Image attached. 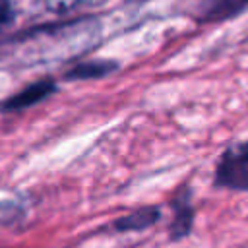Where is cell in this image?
Listing matches in <instances>:
<instances>
[{
	"mask_svg": "<svg viewBox=\"0 0 248 248\" xmlns=\"http://www.w3.org/2000/svg\"><path fill=\"white\" fill-rule=\"evenodd\" d=\"M118 70V64L114 60H93V62H79L72 66L64 79H99Z\"/></svg>",
	"mask_w": 248,
	"mask_h": 248,
	"instance_id": "cell-6",
	"label": "cell"
},
{
	"mask_svg": "<svg viewBox=\"0 0 248 248\" xmlns=\"http://www.w3.org/2000/svg\"><path fill=\"white\" fill-rule=\"evenodd\" d=\"M215 184L229 190H248V141L229 147L215 169Z\"/></svg>",
	"mask_w": 248,
	"mask_h": 248,
	"instance_id": "cell-2",
	"label": "cell"
},
{
	"mask_svg": "<svg viewBox=\"0 0 248 248\" xmlns=\"http://www.w3.org/2000/svg\"><path fill=\"white\" fill-rule=\"evenodd\" d=\"M172 223H170V238L178 240L182 236H186L192 229V221H194V209L190 203V192L182 190L180 194H176V198L172 200Z\"/></svg>",
	"mask_w": 248,
	"mask_h": 248,
	"instance_id": "cell-4",
	"label": "cell"
},
{
	"mask_svg": "<svg viewBox=\"0 0 248 248\" xmlns=\"http://www.w3.org/2000/svg\"><path fill=\"white\" fill-rule=\"evenodd\" d=\"M159 217H161V213H159L157 207H141V209H136V211H132V213L116 219L112 223V229L118 231V232L141 231V229L151 227Z\"/></svg>",
	"mask_w": 248,
	"mask_h": 248,
	"instance_id": "cell-7",
	"label": "cell"
},
{
	"mask_svg": "<svg viewBox=\"0 0 248 248\" xmlns=\"http://www.w3.org/2000/svg\"><path fill=\"white\" fill-rule=\"evenodd\" d=\"M246 8H248V0H205L202 4L198 19H202V21L227 19V17L240 14Z\"/></svg>",
	"mask_w": 248,
	"mask_h": 248,
	"instance_id": "cell-5",
	"label": "cell"
},
{
	"mask_svg": "<svg viewBox=\"0 0 248 248\" xmlns=\"http://www.w3.org/2000/svg\"><path fill=\"white\" fill-rule=\"evenodd\" d=\"M93 0H46V8L54 14H68L83 4H89Z\"/></svg>",
	"mask_w": 248,
	"mask_h": 248,
	"instance_id": "cell-8",
	"label": "cell"
},
{
	"mask_svg": "<svg viewBox=\"0 0 248 248\" xmlns=\"http://www.w3.org/2000/svg\"><path fill=\"white\" fill-rule=\"evenodd\" d=\"M99 35V25L95 19H74L68 23H52L35 29H27L25 33L12 37L2 46L4 50H31V64L35 56L39 60L48 58H64L66 54H79L87 48L91 41Z\"/></svg>",
	"mask_w": 248,
	"mask_h": 248,
	"instance_id": "cell-1",
	"label": "cell"
},
{
	"mask_svg": "<svg viewBox=\"0 0 248 248\" xmlns=\"http://www.w3.org/2000/svg\"><path fill=\"white\" fill-rule=\"evenodd\" d=\"M56 87H58L56 81L50 79V78L33 81L31 85L23 87L16 95H12L6 101H2L0 103V110L2 112H19V110H25V108H29V107L45 101L46 97H50L56 91Z\"/></svg>",
	"mask_w": 248,
	"mask_h": 248,
	"instance_id": "cell-3",
	"label": "cell"
},
{
	"mask_svg": "<svg viewBox=\"0 0 248 248\" xmlns=\"http://www.w3.org/2000/svg\"><path fill=\"white\" fill-rule=\"evenodd\" d=\"M130 4H143V2H149V0H128Z\"/></svg>",
	"mask_w": 248,
	"mask_h": 248,
	"instance_id": "cell-11",
	"label": "cell"
},
{
	"mask_svg": "<svg viewBox=\"0 0 248 248\" xmlns=\"http://www.w3.org/2000/svg\"><path fill=\"white\" fill-rule=\"evenodd\" d=\"M14 21V8L10 0H0V33L8 29Z\"/></svg>",
	"mask_w": 248,
	"mask_h": 248,
	"instance_id": "cell-9",
	"label": "cell"
},
{
	"mask_svg": "<svg viewBox=\"0 0 248 248\" xmlns=\"http://www.w3.org/2000/svg\"><path fill=\"white\" fill-rule=\"evenodd\" d=\"M19 213V207L14 202H2L0 203V223H12Z\"/></svg>",
	"mask_w": 248,
	"mask_h": 248,
	"instance_id": "cell-10",
	"label": "cell"
}]
</instances>
